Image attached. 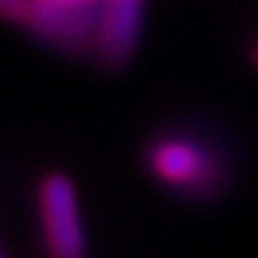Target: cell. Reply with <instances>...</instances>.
Masks as SVG:
<instances>
[{"label":"cell","instance_id":"cell-1","mask_svg":"<svg viewBox=\"0 0 258 258\" xmlns=\"http://www.w3.org/2000/svg\"><path fill=\"white\" fill-rule=\"evenodd\" d=\"M149 173L168 189L184 195H206L214 189L220 165L212 146L192 135H159L146 154Z\"/></svg>","mask_w":258,"mask_h":258},{"label":"cell","instance_id":"cell-2","mask_svg":"<svg viewBox=\"0 0 258 258\" xmlns=\"http://www.w3.org/2000/svg\"><path fill=\"white\" fill-rule=\"evenodd\" d=\"M39 223L47 258H85L88 236L69 176L50 173L39 184Z\"/></svg>","mask_w":258,"mask_h":258},{"label":"cell","instance_id":"cell-3","mask_svg":"<svg viewBox=\"0 0 258 258\" xmlns=\"http://www.w3.org/2000/svg\"><path fill=\"white\" fill-rule=\"evenodd\" d=\"M104 0H28L25 22L41 39L58 44H94V28Z\"/></svg>","mask_w":258,"mask_h":258},{"label":"cell","instance_id":"cell-4","mask_svg":"<svg viewBox=\"0 0 258 258\" xmlns=\"http://www.w3.org/2000/svg\"><path fill=\"white\" fill-rule=\"evenodd\" d=\"M146 0H104L94 28V50L110 66L132 58L143 36Z\"/></svg>","mask_w":258,"mask_h":258},{"label":"cell","instance_id":"cell-5","mask_svg":"<svg viewBox=\"0 0 258 258\" xmlns=\"http://www.w3.org/2000/svg\"><path fill=\"white\" fill-rule=\"evenodd\" d=\"M28 0H0V17L6 20H25Z\"/></svg>","mask_w":258,"mask_h":258},{"label":"cell","instance_id":"cell-6","mask_svg":"<svg viewBox=\"0 0 258 258\" xmlns=\"http://www.w3.org/2000/svg\"><path fill=\"white\" fill-rule=\"evenodd\" d=\"M253 58H255V66H258V47H255V55H253Z\"/></svg>","mask_w":258,"mask_h":258},{"label":"cell","instance_id":"cell-7","mask_svg":"<svg viewBox=\"0 0 258 258\" xmlns=\"http://www.w3.org/2000/svg\"><path fill=\"white\" fill-rule=\"evenodd\" d=\"M0 258H3V255H0Z\"/></svg>","mask_w":258,"mask_h":258}]
</instances>
